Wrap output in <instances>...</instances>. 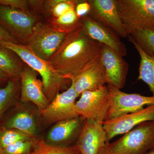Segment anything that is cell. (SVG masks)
Instances as JSON below:
<instances>
[{"label":"cell","instance_id":"21","mask_svg":"<svg viewBox=\"0 0 154 154\" xmlns=\"http://www.w3.org/2000/svg\"><path fill=\"white\" fill-rule=\"evenodd\" d=\"M31 154H81L75 146L56 145L48 143L42 138L34 140Z\"/></svg>","mask_w":154,"mask_h":154},{"label":"cell","instance_id":"8","mask_svg":"<svg viewBox=\"0 0 154 154\" xmlns=\"http://www.w3.org/2000/svg\"><path fill=\"white\" fill-rule=\"evenodd\" d=\"M107 86L110 91V105L106 120L140 111L146 106L154 105L153 96L128 94L112 86Z\"/></svg>","mask_w":154,"mask_h":154},{"label":"cell","instance_id":"24","mask_svg":"<svg viewBox=\"0 0 154 154\" xmlns=\"http://www.w3.org/2000/svg\"><path fill=\"white\" fill-rule=\"evenodd\" d=\"M19 131L4 128L0 130V143L2 148L20 141L34 138Z\"/></svg>","mask_w":154,"mask_h":154},{"label":"cell","instance_id":"30","mask_svg":"<svg viewBox=\"0 0 154 154\" xmlns=\"http://www.w3.org/2000/svg\"><path fill=\"white\" fill-rule=\"evenodd\" d=\"M0 40L19 43V42L14 38L2 26L0 25Z\"/></svg>","mask_w":154,"mask_h":154},{"label":"cell","instance_id":"12","mask_svg":"<svg viewBox=\"0 0 154 154\" xmlns=\"http://www.w3.org/2000/svg\"><path fill=\"white\" fill-rule=\"evenodd\" d=\"M101 45L100 59L105 70L107 85L121 90L126 82L128 64L113 50Z\"/></svg>","mask_w":154,"mask_h":154},{"label":"cell","instance_id":"31","mask_svg":"<svg viewBox=\"0 0 154 154\" xmlns=\"http://www.w3.org/2000/svg\"><path fill=\"white\" fill-rule=\"evenodd\" d=\"M8 79H9V77L7 75L0 72V84L7 81Z\"/></svg>","mask_w":154,"mask_h":154},{"label":"cell","instance_id":"5","mask_svg":"<svg viewBox=\"0 0 154 154\" xmlns=\"http://www.w3.org/2000/svg\"><path fill=\"white\" fill-rule=\"evenodd\" d=\"M67 33L59 28L37 22L25 45L38 57L49 61L60 47Z\"/></svg>","mask_w":154,"mask_h":154},{"label":"cell","instance_id":"27","mask_svg":"<svg viewBox=\"0 0 154 154\" xmlns=\"http://www.w3.org/2000/svg\"><path fill=\"white\" fill-rule=\"evenodd\" d=\"M36 138L20 141L4 148L2 149V154H31Z\"/></svg>","mask_w":154,"mask_h":154},{"label":"cell","instance_id":"32","mask_svg":"<svg viewBox=\"0 0 154 154\" xmlns=\"http://www.w3.org/2000/svg\"><path fill=\"white\" fill-rule=\"evenodd\" d=\"M146 154H154V148L150 150Z\"/></svg>","mask_w":154,"mask_h":154},{"label":"cell","instance_id":"19","mask_svg":"<svg viewBox=\"0 0 154 154\" xmlns=\"http://www.w3.org/2000/svg\"><path fill=\"white\" fill-rule=\"evenodd\" d=\"M138 52L140 60L138 80H141L148 86L154 96V57L148 55L134 41L128 38Z\"/></svg>","mask_w":154,"mask_h":154},{"label":"cell","instance_id":"14","mask_svg":"<svg viewBox=\"0 0 154 154\" xmlns=\"http://www.w3.org/2000/svg\"><path fill=\"white\" fill-rule=\"evenodd\" d=\"M107 142L102 123L85 119L75 146L81 154H99Z\"/></svg>","mask_w":154,"mask_h":154},{"label":"cell","instance_id":"23","mask_svg":"<svg viewBox=\"0 0 154 154\" xmlns=\"http://www.w3.org/2000/svg\"><path fill=\"white\" fill-rule=\"evenodd\" d=\"M17 79H10L5 87L0 88V117L14 101L18 91Z\"/></svg>","mask_w":154,"mask_h":154},{"label":"cell","instance_id":"7","mask_svg":"<svg viewBox=\"0 0 154 154\" xmlns=\"http://www.w3.org/2000/svg\"><path fill=\"white\" fill-rule=\"evenodd\" d=\"M36 23L35 17L27 11L0 5V25L19 42H26Z\"/></svg>","mask_w":154,"mask_h":154},{"label":"cell","instance_id":"4","mask_svg":"<svg viewBox=\"0 0 154 154\" xmlns=\"http://www.w3.org/2000/svg\"><path fill=\"white\" fill-rule=\"evenodd\" d=\"M119 14L128 35L154 28V0H116Z\"/></svg>","mask_w":154,"mask_h":154},{"label":"cell","instance_id":"29","mask_svg":"<svg viewBox=\"0 0 154 154\" xmlns=\"http://www.w3.org/2000/svg\"><path fill=\"white\" fill-rule=\"evenodd\" d=\"M91 10V6L88 1H79L75 8V11L79 18L88 15Z\"/></svg>","mask_w":154,"mask_h":154},{"label":"cell","instance_id":"6","mask_svg":"<svg viewBox=\"0 0 154 154\" xmlns=\"http://www.w3.org/2000/svg\"><path fill=\"white\" fill-rule=\"evenodd\" d=\"M110 105V91L107 85L94 91L82 93L75 103L78 115L85 119H91L103 123Z\"/></svg>","mask_w":154,"mask_h":154},{"label":"cell","instance_id":"18","mask_svg":"<svg viewBox=\"0 0 154 154\" xmlns=\"http://www.w3.org/2000/svg\"><path fill=\"white\" fill-rule=\"evenodd\" d=\"M24 63L15 52L0 45V72L9 79L17 80L20 78Z\"/></svg>","mask_w":154,"mask_h":154},{"label":"cell","instance_id":"25","mask_svg":"<svg viewBox=\"0 0 154 154\" xmlns=\"http://www.w3.org/2000/svg\"><path fill=\"white\" fill-rule=\"evenodd\" d=\"M55 23L60 27V29L68 33L79 27L81 19L77 16L75 8H73L55 19Z\"/></svg>","mask_w":154,"mask_h":154},{"label":"cell","instance_id":"34","mask_svg":"<svg viewBox=\"0 0 154 154\" xmlns=\"http://www.w3.org/2000/svg\"><path fill=\"white\" fill-rule=\"evenodd\" d=\"M106 154V153H105V152H103V149L101 151V152H100V154Z\"/></svg>","mask_w":154,"mask_h":154},{"label":"cell","instance_id":"20","mask_svg":"<svg viewBox=\"0 0 154 154\" xmlns=\"http://www.w3.org/2000/svg\"><path fill=\"white\" fill-rule=\"evenodd\" d=\"M5 128L17 130L32 137H36V121L33 116L26 111H22L14 115L8 122Z\"/></svg>","mask_w":154,"mask_h":154},{"label":"cell","instance_id":"9","mask_svg":"<svg viewBox=\"0 0 154 154\" xmlns=\"http://www.w3.org/2000/svg\"><path fill=\"white\" fill-rule=\"evenodd\" d=\"M78 97L72 83L66 91L58 93L48 106L41 111L45 122L52 124L79 116L75 108L76 99Z\"/></svg>","mask_w":154,"mask_h":154},{"label":"cell","instance_id":"22","mask_svg":"<svg viewBox=\"0 0 154 154\" xmlns=\"http://www.w3.org/2000/svg\"><path fill=\"white\" fill-rule=\"evenodd\" d=\"M148 55L154 57V28L139 29L128 35Z\"/></svg>","mask_w":154,"mask_h":154},{"label":"cell","instance_id":"33","mask_svg":"<svg viewBox=\"0 0 154 154\" xmlns=\"http://www.w3.org/2000/svg\"><path fill=\"white\" fill-rule=\"evenodd\" d=\"M2 146H1V143H0V154H2Z\"/></svg>","mask_w":154,"mask_h":154},{"label":"cell","instance_id":"10","mask_svg":"<svg viewBox=\"0 0 154 154\" xmlns=\"http://www.w3.org/2000/svg\"><path fill=\"white\" fill-rule=\"evenodd\" d=\"M151 121H154V105L140 111L107 119L102 125L106 132L107 142L109 143L115 137L126 133L141 123Z\"/></svg>","mask_w":154,"mask_h":154},{"label":"cell","instance_id":"3","mask_svg":"<svg viewBox=\"0 0 154 154\" xmlns=\"http://www.w3.org/2000/svg\"><path fill=\"white\" fill-rule=\"evenodd\" d=\"M154 148V121L141 123L112 143H107V154H146Z\"/></svg>","mask_w":154,"mask_h":154},{"label":"cell","instance_id":"1","mask_svg":"<svg viewBox=\"0 0 154 154\" xmlns=\"http://www.w3.org/2000/svg\"><path fill=\"white\" fill-rule=\"evenodd\" d=\"M102 45L86 34L81 25L68 32L49 61L59 74L70 80L100 57Z\"/></svg>","mask_w":154,"mask_h":154},{"label":"cell","instance_id":"11","mask_svg":"<svg viewBox=\"0 0 154 154\" xmlns=\"http://www.w3.org/2000/svg\"><path fill=\"white\" fill-rule=\"evenodd\" d=\"M88 15L107 27L119 37L126 38L128 34L119 14L116 0H90Z\"/></svg>","mask_w":154,"mask_h":154},{"label":"cell","instance_id":"17","mask_svg":"<svg viewBox=\"0 0 154 154\" xmlns=\"http://www.w3.org/2000/svg\"><path fill=\"white\" fill-rule=\"evenodd\" d=\"M85 119L81 116L57 122L49 131L47 141L53 143H63L71 140L79 134Z\"/></svg>","mask_w":154,"mask_h":154},{"label":"cell","instance_id":"15","mask_svg":"<svg viewBox=\"0 0 154 154\" xmlns=\"http://www.w3.org/2000/svg\"><path fill=\"white\" fill-rule=\"evenodd\" d=\"M37 73L28 65L24 66L20 75L21 99L23 102H32L41 112L50 102L45 95L42 82L37 78Z\"/></svg>","mask_w":154,"mask_h":154},{"label":"cell","instance_id":"26","mask_svg":"<svg viewBox=\"0 0 154 154\" xmlns=\"http://www.w3.org/2000/svg\"><path fill=\"white\" fill-rule=\"evenodd\" d=\"M79 2L76 0H52L47 1L45 6L51 11L56 19L71 9L75 8Z\"/></svg>","mask_w":154,"mask_h":154},{"label":"cell","instance_id":"28","mask_svg":"<svg viewBox=\"0 0 154 154\" xmlns=\"http://www.w3.org/2000/svg\"><path fill=\"white\" fill-rule=\"evenodd\" d=\"M28 1L25 0H0V5L25 11L28 10Z\"/></svg>","mask_w":154,"mask_h":154},{"label":"cell","instance_id":"16","mask_svg":"<svg viewBox=\"0 0 154 154\" xmlns=\"http://www.w3.org/2000/svg\"><path fill=\"white\" fill-rule=\"evenodd\" d=\"M78 96L86 91H94L107 85L104 67L100 57L71 80Z\"/></svg>","mask_w":154,"mask_h":154},{"label":"cell","instance_id":"2","mask_svg":"<svg viewBox=\"0 0 154 154\" xmlns=\"http://www.w3.org/2000/svg\"><path fill=\"white\" fill-rule=\"evenodd\" d=\"M0 45L14 51L24 63L40 75L43 92L50 102L59 91L67 85L68 81H70L59 74L49 61L38 57L25 45L0 40Z\"/></svg>","mask_w":154,"mask_h":154},{"label":"cell","instance_id":"13","mask_svg":"<svg viewBox=\"0 0 154 154\" xmlns=\"http://www.w3.org/2000/svg\"><path fill=\"white\" fill-rule=\"evenodd\" d=\"M81 25L90 38L106 45L123 57L127 54L125 45L114 32L96 21L89 15L80 18Z\"/></svg>","mask_w":154,"mask_h":154}]
</instances>
